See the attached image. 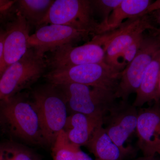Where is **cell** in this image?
<instances>
[{"instance_id":"5bb4252c","label":"cell","mask_w":160,"mask_h":160,"mask_svg":"<svg viewBox=\"0 0 160 160\" xmlns=\"http://www.w3.org/2000/svg\"><path fill=\"white\" fill-rule=\"evenodd\" d=\"M104 120L80 113L68 116L63 131L70 142L81 147L86 146L97 128L103 126Z\"/></svg>"},{"instance_id":"7402d4cb","label":"cell","mask_w":160,"mask_h":160,"mask_svg":"<svg viewBox=\"0 0 160 160\" xmlns=\"http://www.w3.org/2000/svg\"><path fill=\"white\" fill-rule=\"evenodd\" d=\"M144 38V34H141L122 52L119 56L123 59V64L126 66L135 57L142 46Z\"/></svg>"},{"instance_id":"277c9868","label":"cell","mask_w":160,"mask_h":160,"mask_svg":"<svg viewBox=\"0 0 160 160\" xmlns=\"http://www.w3.org/2000/svg\"><path fill=\"white\" fill-rule=\"evenodd\" d=\"M56 86L63 93L70 114L82 113L104 120L116 105L115 92L110 90L76 83Z\"/></svg>"},{"instance_id":"484cf974","label":"cell","mask_w":160,"mask_h":160,"mask_svg":"<svg viewBox=\"0 0 160 160\" xmlns=\"http://www.w3.org/2000/svg\"><path fill=\"white\" fill-rule=\"evenodd\" d=\"M160 99V75H159V77L158 83L157 93V101H156V102H158V101H159Z\"/></svg>"},{"instance_id":"9a60e30c","label":"cell","mask_w":160,"mask_h":160,"mask_svg":"<svg viewBox=\"0 0 160 160\" xmlns=\"http://www.w3.org/2000/svg\"><path fill=\"white\" fill-rule=\"evenodd\" d=\"M152 3L151 0H122L110 14L107 25L101 34L118 29L122 25L123 20L126 19H129L149 14V8Z\"/></svg>"},{"instance_id":"4316f807","label":"cell","mask_w":160,"mask_h":160,"mask_svg":"<svg viewBox=\"0 0 160 160\" xmlns=\"http://www.w3.org/2000/svg\"><path fill=\"white\" fill-rule=\"evenodd\" d=\"M0 160H3V152L2 151L0 153Z\"/></svg>"},{"instance_id":"8992f818","label":"cell","mask_w":160,"mask_h":160,"mask_svg":"<svg viewBox=\"0 0 160 160\" xmlns=\"http://www.w3.org/2000/svg\"><path fill=\"white\" fill-rule=\"evenodd\" d=\"M47 66L45 56L29 48L0 77V101L29 88L44 74Z\"/></svg>"},{"instance_id":"8fae6325","label":"cell","mask_w":160,"mask_h":160,"mask_svg":"<svg viewBox=\"0 0 160 160\" xmlns=\"http://www.w3.org/2000/svg\"><path fill=\"white\" fill-rule=\"evenodd\" d=\"M30 27L26 19L16 10L14 18L5 31L2 55L0 60V77L6 69L21 59L29 49Z\"/></svg>"},{"instance_id":"4fadbf2b","label":"cell","mask_w":160,"mask_h":160,"mask_svg":"<svg viewBox=\"0 0 160 160\" xmlns=\"http://www.w3.org/2000/svg\"><path fill=\"white\" fill-rule=\"evenodd\" d=\"M108 125L105 128L109 137L126 155L129 147L125 146L127 140L136 130L138 111L136 107L122 101L110 112Z\"/></svg>"},{"instance_id":"7a4b0ae2","label":"cell","mask_w":160,"mask_h":160,"mask_svg":"<svg viewBox=\"0 0 160 160\" xmlns=\"http://www.w3.org/2000/svg\"><path fill=\"white\" fill-rule=\"evenodd\" d=\"M31 96L39 118L45 146L52 147L68 118L65 97L57 86L49 83L35 89Z\"/></svg>"},{"instance_id":"6da1fadb","label":"cell","mask_w":160,"mask_h":160,"mask_svg":"<svg viewBox=\"0 0 160 160\" xmlns=\"http://www.w3.org/2000/svg\"><path fill=\"white\" fill-rule=\"evenodd\" d=\"M0 125L18 142L45 146L37 110L25 92L0 101Z\"/></svg>"},{"instance_id":"ac0fdd59","label":"cell","mask_w":160,"mask_h":160,"mask_svg":"<svg viewBox=\"0 0 160 160\" xmlns=\"http://www.w3.org/2000/svg\"><path fill=\"white\" fill-rule=\"evenodd\" d=\"M54 0L16 1V10L29 25L40 27L46 17Z\"/></svg>"},{"instance_id":"83f0119b","label":"cell","mask_w":160,"mask_h":160,"mask_svg":"<svg viewBox=\"0 0 160 160\" xmlns=\"http://www.w3.org/2000/svg\"><path fill=\"white\" fill-rule=\"evenodd\" d=\"M2 151V145H0V153Z\"/></svg>"},{"instance_id":"e0dca14e","label":"cell","mask_w":160,"mask_h":160,"mask_svg":"<svg viewBox=\"0 0 160 160\" xmlns=\"http://www.w3.org/2000/svg\"><path fill=\"white\" fill-rule=\"evenodd\" d=\"M95 160H121L125 154L109 137L103 126L95 130L86 145Z\"/></svg>"},{"instance_id":"9c48e42d","label":"cell","mask_w":160,"mask_h":160,"mask_svg":"<svg viewBox=\"0 0 160 160\" xmlns=\"http://www.w3.org/2000/svg\"><path fill=\"white\" fill-rule=\"evenodd\" d=\"M90 32L63 25L49 24L40 27L29 36L28 48H32L42 55L67 45L89 38Z\"/></svg>"},{"instance_id":"d4e9b609","label":"cell","mask_w":160,"mask_h":160,"mask_svg":"<svg viewBox=\"0 0 160 160\" xmlns=\"http://www.w3.org/2000/svg\"><path fill=\"white\" fill-rule=\"evenodd\" d=\"M5 37H6V31L0 29V60L2 55Z\"/></svg>"},{"instance_id":"603a6c76","label":"cell","mask_w":160,"mask_h":160,"mask_svg":"<svg viewBox=\"0 0 160 160\" xmlns=\"http://www.w3.org/2000/svg\"><path fill=\"white\" fill-rule=\"evenodd\" d=\"M16 1L0 0V14H6L12 9Z\"/></svg>"},{"instance_id":"d6986e66","label":"cell","mask_w":160,"mask_h":160,"mask_svg":"<svg viewBox=\"0 0 160 160\" xmlns=\"http://www.w3.org/2000/svg\"><path fill=\"white\" fill-rule=\"evenodd\" d=\"M53 160H94L70 142L64 131H61L51 147Z\"/></svg>"},{"instance_id":"44dd1931","label":"cell","mask_w":160,"mask_h":160,"mask_svg":"<svg viewBox=\"0 0 160 160\" xmlns=\"http://www.w3.org/2000/svg\"><path fill=\"white\" fill-rule=\"evenodd\" d=\"M90 2L94 14H97L102 19L100 23V35L107 25L110 14L122 0H90Z\"/></svg>"},{"instance_id":"2e32d148","label":"cell","mask_w":160,"mask_h":160,"mask_svg":"<svg viewBox=\"0 0 160 160\" xmlns=\"http://www.w3.org/2000/svg\"><path fill=\"white\" fill-rule=\"evenodd\" d=\"M160 73V50L147 67L141 85L136 92L133 106L140 107L152 101L156 102Z\"/></svg>"},{"instance_id":"ffe728a7","label":"cell","mask_w":160,"mask_h":160,"mask_svg":"<svg viewBox=\"0 0 160 160\" xmlns=\"http://www.w3.org/2000/svg\"><path fill=\"white\" fill-rule=\"evenodd\" d=\"M3 160H41L28 146L18 142L2 144Z\"/></svg>"},{"instance_id":"cb8c5ba5","label":"cell","mask_w":160,"mask_h":160,"mask_svg":"<svg viewBox=\"0 0 160 160\" xmlns=\"http://www.w3.org/2000/svg\"><path fill=\"white\" fill-rule=\"evenodd\" d=\"M150 13L152 14V18L159 26L158 28H156L154 30H151V32L154 34H159L160 33V9Z\"/></svg>"},{"instance_id":"7c38bea8","label":"cell","mask_w":160,"mask_h":160,"mask_svg":"<svg viewBox=\"0 0 160 160\" xmlns=\"http://www.w3.org/2000/svg\"><path fill=\"white\" fill-rule=\"evenodd\" d=\"M139 147L145 156L160 155V106L159 101L152 107L138 111L136 130Z\"/></svg>"},{"instance_id":"3957f363","label":"cell","mask_w":160,"mask_h":160,"mask_svg":"<svg viewBox=\"0 0 160 160\" xmlns=\"http://www.w3.org/2000/svg\"><path fill=\"white\" fill-rule=\"evenodd\" d=\"M121 72L106 63H94L51 69L44 77L55 86L76 83L115 93Z\"/></svg>"},{"instance_id":"52a82bcc","label":"cell","mask_w":160,"mask_h":160,"mask_svg":"<svg viewBox=\"0 0 160 160\" xmlns=\"http://www.w3.org/2000/svg\"><path fill=\"white\" fill-rule=\"evenodd\" d=\"M49 24L89 31L93 36L99 32L90 0H54L41 26Z\"/></svg>"},{"instance_id":"5b68a950","label":"cell","mask_w":160,"mask_h":160,"mask_svg":"<svg viewBox=\"0 0 160 160\" xmlns=\"http://www.w3.org/2000/svg\"><path fill=\"white\" fill-rule=\"evenodd\" d=\"M156 28L150 16L146 14L129 19L118 29L94 36L92 40L103 46L106 64L121 72L126 67L119 61L121 53L145 30H154Z\"/></svg>"},{"instance_id":"30bf717a","label":"cell","mask_w":160,"mask_h":160,"mask_svg":"<svg viewBox=\"0 0 160 160\" xmlns=\"http://www.w3.org/2000/svg\"><path fill=\"white\" fill-rule=\"evenodd\" d=\"M105 52L102 46L92 40L82 46L67 45L51 52L46 59L51 69L71 66L106 63Z\"/></svg>"},{"instance_id":"f1b7e54d","label":"cell","mask_w":160,"mask_h":160,"mask_svg":"<svg viewBox=\"0 0 160 160\" xmlns=\"http://www.w3.org/2000/svg\"><path fill=\"white\" fill-rule=\"evenodd\" d=\"M154 35H157V36H158L159 37H160V33H159V34H154Z\"/></svg>"},{"instance_id":"ba28073f","label":"cell","mask_w":160,"mask_h":160,"mask_svg":"<svg viewBox=\"0 0 160 160\" xmlns=\"http://www.w3.org/2000/svg\"><path fill=\"white\" fill-rule=\"evenodd\" d=\"M160 50V38L151 33L144 34L142 46L137 55L121 72L116 91L117 98L127 102L132 93H136L147 67Z\"/></svg>"}]
</instances>
